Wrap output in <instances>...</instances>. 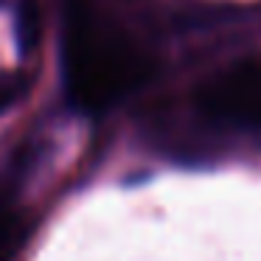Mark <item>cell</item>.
I'll return each instance as SVG.
<instances>
[{"instance_id":"6da1fadb","label":"cell","mask_w":261,"mask_h":261,"mask_svg":"<svg viewBox=\"0 0 261 261\" xmlns=\"http://www.w3.org/2000/svg\"><path fill=\"white\" fill-rule=\"evenodd\" d=\"M73 23L68 31V85L70 96L82 107H107L126 90L141 85L149 65L126 40L115 34H101L87 20L85 3H76Z\"/></svg>"},{"instance_id":"7a4b0ae2","label":"cell","mask_w":261,"mask_h":261,"mask_svg":"<svg viewBox=\"0 0 261 261\" xmlns=\"http://www.w3.org/2000/svg\"><path fill=\"white\" fill-rule=\"evenodd\" d=\"M197 107L219 124H261V62H242L197 90Z\"/></svg>"},{"instance_id":"3957f363","label":"cell","mask_w":261,"mask_h":261,"mask_svg":"<svg viewBox=\"0 0 261 261\" xmlns=\"http://www.w3.org/2000/svg\"><path fill=\"white\" fill-rule=\"evenodd\" d=\"M42 40V9L40 0H17L14 3V42L20 54L31 57Z\"/></svg>"},{"instance_id":"277c9868","label":"cell","mask_w":261,"mask_h":261,"mask_svg":"<svg viewBox=\"0 0 261 261\" xmlns=\"http://www.w3.org/2000/svg\"><path fill=\"white\" fill-rule=\"evenodd\" d=\"M29 93V79L23 73H0V115L20 104Z\"/></svg>"},{"instance_id":"5b68a950","label":"cell","mask_w":261,"mask_h":261,"mask_svg":"<svg viewBox=\"0 0 261 261\" xmlns=\"http://www.w3.org/2000/svg\"><path fill=\"white\" fill-rule=\"evenodd\" d=\"M0 6H3V0H0Z\"/></svg>"}]
</instances>
